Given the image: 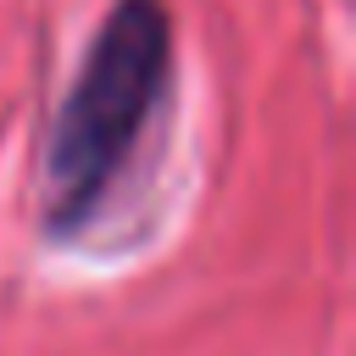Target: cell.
Returning a JSON list of instances; mask_svg holds the SVG:
<instances>
[{"mask_svg": "<svg viewBox=\"0 0 356 356\" xmlns=\"http://www.w3.org/2000/svg\"><path fill=\"white\" fill-rule=\"evenodd\" d=\"M172 95V11L167 0H111L89 33L67 95L44 128L39 228L78 239L117 195L134 150Z\"/></svg>", "mask_w": 356, "mask_h": 356, "instance_id": "1", "label": "cell"}]
</instances>
